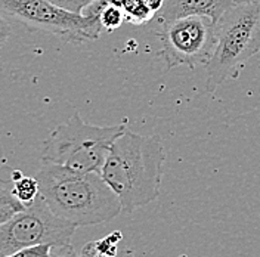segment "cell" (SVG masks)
Segmentation results:
<instances>
[{
    "mask_svg": "<svg viewBox=\"0 0 260 257\" xmlns=\"http://www.w3.org/2000/svg\"><path fill=\"white\" fill-rule=\"evenodd\" d=\"M166 152L158 135L126 130L114 142L101 176L117 194L123 213H132L160 195Z\"/></svg>",
    "mask_w": 260,
    "mask_h": 257,
    "instance_id": "1",
    "label": "cell"
},
{
    "mask_svg": "<svg viewBox=\"0 0 260 257\" xmlns=\"http://www.w3.org/2000/svg\"><path fill=\"white\" fill-rule=\"evenodd\" d=\"M36 179L49 209L76 226L105 223L123 213L117 194L101 173H84L58 164H43Z\"/></svg>",
    "mask_w": 260,
    "mask_h": 257,
    "instance_id": "2",
    "label": "cell"
},
{
    "mask_svg": "<svg viewBox=\"0 0 260 257\" xmlns=\"http://www.w3.org/2000/svg\"><path fill=\"white\" fill-rule=\"evenodd\" d=\"M127 126H95L74 113L55 128L43 144L42 163L58 164L84 173H101L114 142L124 135Z\"/></svg>",
    "mask_w": 260,
    "mask_h": 257,
    "instance_id": "3",
    "label": "cell"
},
{
    "mask_svg": "<svg viewBox=\"0 0 260 257\" xmlns=\"http://www.w3.org/2000/svg\"><path fill=\"white\" fill-rule=\"evenodd\" d=\"M260 52V3H234L216 22V48L206 65V90L214 92L232 71Z\"/></svg>",
    "mask_w": 260,
    "mask_h": 257,
    "instance_id": "4",
    "label": "cell"
},
{
    "mask_svg": "<svg viewBox=\"0 0 260 257\" xmlns=\"http://www.w3.org/2000/svg\"><path fill=\"white\" fill-rule=\"evenodd\" d=\"M107 0H95L83 14H76L49 0H0V14L28 28L50 33L67 42H93L102 33L99 11Z\"/></svg>",
    "mask_w": 260,
    "mask_h": 257,
    "instance_id": "5",
    "label": "cell"
},
{
    "mask_svg": "<svg viewBox=\"0 0 260 257\" xmlns=\"http://www.w3.org/2000/svg\"><path fill=\"white\" fill-rule=\"evenodd\" d=\"M79 226L58 217L49 209L42 195L36 201L0 225V257L37 244H50L55 248L71 247Z\"/></svg>",
    "mask_w": 260,
    "mask_h": 257,
    "instance_id": "6",
    "label": "cell"
},
{
    "mask_svg": "<svg viewBox=\"0 0 260 257\" xmlns=\"http://www.w3.org/2000/svg\"><path fill=\"white\" fill-rule=\"evenodd\" d=\"M161 40V55L169 65H207L216 48V22L210 16L191 15L162 22L157 33Z\"/></svg>",
    "mask_w": 260,
    "mask_h": 257,
    "instance_id": "7",
    "label": "cell"
},
{
    "mask_svg": "<svg viewBox=\"0 0 260 257\" xmlns=\"http://www.w3.org/2000/svg\"><path fill=\"white\" fill-rule=\"evenodd\" d=\"M234 0H166L162 9L155 15L160 24L183 16H210L214 22L225 14Z\"/></svg>",
    "mask_w": 260,
    "mask_h": 257,
    "instance_id": "8",
    "label": "cell"
},
{
    "mask_svg": "<svg viewBox=\"0 0 260 257\" xmlns=\"http://www.w3.org/2000/svg\"><path fill=\"white\" fill-rule=\"evenodd\" d=\"M12 194L18 201H21L25 207H28L40 195V185L36 177L22 176L14 182Z\"/></svg>",
    "mask_w": 260,
    "mask_h": 257,
    "instance_id": "9",
    "label": "cell"
},
{
    "mask_svg": "<svg viewBox=\"0 0 260 257\" xmlns=\"http://www.w3.org/2000/svg\"><path fill=\"white\" fill-rule=\"evenodd\" d=\"M126 21L133 25H144L155 18V14L148 8L144 0H126L123 6Z\"/></svg>",
    "mask_w": 260,
    "mask_h": 257,
    "instance_id": "10",
    "label": "cell"
},
{
    "mask_svg": "<svg viewBox=\"0 0 260 257\" xmlns=\"http://www.w3.org/2000/svg\"><path fill=\"white\" fill-rule=\"evenodd\" d=\"M99 21H101L104 30L114 31V30H117L126 21V15H124L121 8H117V6H113V5L107 3L99 11Z\"/></svg>",
    "mask_w": 260,
    "mask_h": 257,
    "instance_id": "11",
    "label": "cell"
},
{
    "mask_svg": "<svg viewBox=\"0 0 260 257\" xmlns=\"http://www.w3.org/2000/svg\"><path fill=\"white\" fill-rule=\"evenodd\" d=\"M121 234L120 232H113L108 237L98 240L96 247L104 257H117L118 253V241H121Z\"/></svg>",
    "mask_w": 260,
    "mask_h": 257,
    "instance_id": "12",
    "label": "cell"
},
{
    "mask_svg": "<svg viewBox=\"0 0 260 257\" xmlns=\"http://www.w3.org/2000/svg\"><path fill=\"white\" fill-rule=\"evenodd\" d=\"M52 248L53 247L50 244H37L31 247H25L6 257H52Z\"/></svg>",
    "mask_w": 260,
    "mask_h": 257,
    "instance_id": "13",
    "label": "cell"
},
{
    "mask_svg": "<svg viewBox=\"0 0 260 257\" xmlns=\"http://www.w3.org/2000/svg\"><path fill=\"white\" fill-rule=\"evenodd\" d=\"M61 8H64L67 11H71V12H76V14H83L84 9L92 5L95 0H49Z\"/></svg>",
    "mask_w": 260,
    "mask_h": 257,
    "instance_id": "14",
    "label": "cell"
},
{
    "mask_svg": "<svg viewBox=\"0 0 260 257\" xmlns=\"http://www.w3.org/2000/svg\"><path fill=\"white\" fill-rule=\"evenodd\" d=\"M8 206L15 207V209L19 210V211L25 209V206H24L21 201H18L15 197H14L12 191H6V189L0 188V209H2V207H8Z\"/></svg>",
    "mask_w": 260,
    "mask_h": 257,
    "instance_id": "15",
    "label": "cell"
},
{
    "mask_svg": "<svg viewBox=\"0 0 260 257\" xmlns=\"http://www.w3.org/2000/svg\"><path fill=\"white\" fill-rule=\"evenodd\" d=\"M9 36H11V24L8 22L5 15L0 14V48L6 43Z\"/></svg>",
    "mask_w": 260,
    "mask_h": 257,
    "instance_id": "16",
    "label": "cell"
},
{
    "mask_svg": "<svg viewBox=\"0 0 260 257\" xmlns=\"http://www.w3.org/2000/svg\"><path fill=\"white\" fill-rule=\"evenodd\" d=\"M80 257H104L101 254V251L98 250L96 241L87 242L83 248H81Z\"/></svg>",
    "mask_w": 260,
    "mask_h": 257,
    "instance_id": "17",
    "label": "cell"
},
{
    "mask_svg": "<svg viewBox=\"0 0 260 257\" xmlns=\"http://www.w3.org/2000/svg\"><path fill=\"white\" fill-rule=\"evenodd\" d=\"M52 257H80V254H77L71 247H64V248H52Z\"/></svg>",
    "mask_w": 260,
    "mask_h": 257,
    "instance_id": "18",
    "label": "cell"
},
{
    "mask_svg": "<svg viewBox=\"0 0 260 257\" xmlns=\"http://www.w3.org/2000/svg\"><path fill=\"white\" fill-rule=\"evenodd\" d=\"M16 211H19V210H16L15 207H11V206L2 207V209H0V225H3L6 220H9V219L15 214Z\"/></svg>",
    "mask_w": 260,
    "mask_h": 257,
    "instance_id": "19",
    "label": "cell"
},
{
    "mask_svg": "<svg viewBox=\"0 0 260 257\" xmlns=\"http://www.w3.org/2000/svg\"><path fill=\"white\" fill-rule=\"evenodd\" d=\"M144 2H145L146 6H148V8H149L155 15H157V14H158V12L162 9V6H164V2H166V0H144Z\"/></svg>",
    "mask_w": 260,
    "mask_h": 257,
    "instance_id": "20",
    "label": "cell"
},
{
    "mask_svg": "<svg viewBox=\"0 0 260 257\" xmlns=\"http://www.w3.org/2000/svg\"><path fill=\"white\" fill-rule=\"evenodd\" d=\"M107 3H108V5H113V6H117V8H121V9H123V6H124L126 0H107Z\"/></svg>",
    "mask_w": 260,
    "mask_h": 257,
    "instance_id": "21",
    "label": "cell"
},
{
    "mask_svg": "<svg viewBox=\"0 0 260 257\" xmlns=\"http://www.w3.org/2000/svg\"><path fill=\"white\" fill-rule=\"evenodd\" d=\"M235 3H260V0H234Z\"/></svg>",
    "mask_w": 260,
    "mask_h": 257,
    "instance_id": "22",
    "label": "cell"
},
{
    "mask_svg": "<svg viewBox=\"0 0 260 257\" xmlns=\"http://www.w3.org/2000/svg\"><path fill=\"white\" fill-rule=\"evenodd\" d=\"M126 257H133L132 254H126Z\"/></svg>",
    "mask_w": 260,
    "mask_h": 257,
    "instance_id": "23",
    "label": "cell"
}]
</instances>
